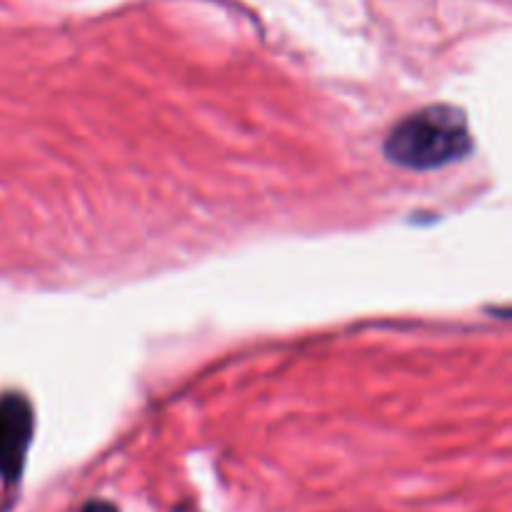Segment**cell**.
Returning <instances> with one entry per match:
<instances>
[{
	"label": "cell",
	"mask_w": 512,
	"mask_h": 512,
	"mask_svg": "<svg viewBox=\"0 0 512 512\" xmlns=\"http://www.w3.org/2000/svg\"><path fill=\"white\" fill-rule=\"evenodd\" d=\"M383 150L390 163L415 173L458 163L473 150L468 115L448 103L415 110L390 128Z\"/></svg>",
	"instance_id": "6da1fadb"
},
{
	"label": "cell",
	"mask_w": 512,
	"mask_h": 512,
	"mask_svg": "<svg viewBox=\"0 0 512 512\" xmlns=\"http://www.w3.org/2000/svg\"><path fill=\"white\" fill-rule=\"evenodd\" d=\"M33 440V408L23 395H0V478L15 485Z\"/></svg>",
	"instance_id": "7a4b0ae2"
},
{
	"label": "cell",
	"mask_w": 512,
	"mask_h": 512,
	"mask_svg": "<svg viewBox=\"0 0 512 512\" xmlns=\"http://www.w3.org/2000/svg\"><path fill=\"white\" fill-rule=\"evenodd\" d=\"M80 512H120V508L110 500H88V503L80 508Z\"/></svg>",
	"instance_id": "3957f363"
}]
</instances>
